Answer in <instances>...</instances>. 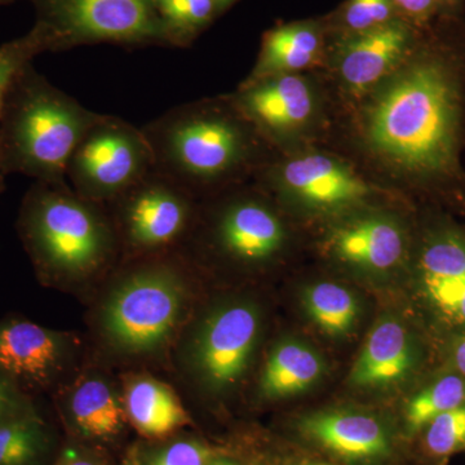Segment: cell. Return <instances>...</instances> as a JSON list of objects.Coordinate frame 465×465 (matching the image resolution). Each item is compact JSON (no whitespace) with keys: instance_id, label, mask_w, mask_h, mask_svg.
<instances>
[{"instance_id":"6da1fadb","label":"cell","mask_w":465,"mask_h":465,"mask_svg":"<svg viewBox=\"0 0 465 465\" xmlns=\"http://www.w3.org/2000/svg\"><path fill=\"white\" fill-rule=\"evenodd\" d=\"M415 50L375 87L363 131L370 149L388 163L411 176L440 179L458 167L461 85L448 56Z\"/></svg>"},{"instance_id":"7a4b0ae2","label":"cell","mask_w":465,"mask_h":465,"mask_svg":"<svg viewBox=\"0 0 465 465\" xmlns=\"http://www.w3.org/2000/svg\"><path fill=\"white\" fill-rule=\"evenodd\" d=\"M121 262L92 317L101 347L131 361L173 351L191 311L182 251Z\"/></svg>"},{"instance_id":"3957f363","label":"cell","mask_w":465,"mask_h":465,"mask_svg":"<svg viewBox=\"0 0 465 465\" xmlns=\"http://www.w3.org/2000/svg\"><path fill=\"white\" fill-rule=\"evenodd\" d=\"M17 232L48 286L91 282L122 260L108 208L76 194L67 182H34L21 202Z\"/></svg>"},{"instance_id":"277c9868","label":"cell","mask_w":465,"mask_h":465,"mask_svg":"<svg viewBox=\"0 0 465 465\" xmlns=\"http://www.w3.org/2000/svg\"><path fill=\"white\" fill-rule=\"evenodd\" d=\"M100 113L25 64L9 82L0 109V173L65 183L73 153Z\"/></svg>"},{"instance_id":"5b68a950","label":"cell","mask_w":465,"mask_h":465,"mask_svg":"<svg viewBox=\"0 0 465 465\" xmlns=\"http://www.w3.org/2000/svg\"><path fill=\"white\" fill-rule=\"evenodd\" d=\"M142 130L154 170L194 197L241 176L255 159L258 130L232 100L174 106Z\"/></svg>"},{"instance_id":"8992f818","label":"cell","mask_w":465,"mask_h":465,"mask_svg":"<svg viewBox=\"0 0 465 465\" xmlns=\"http://www.w3.org/2000/svg\"><path fill=\"white\" fill-rule=\"evenodd\" d=\"M262 311L250 299L225 300L207 309L174 342L177 360L195 385L213 396L237 388L249 371L260 335Z\"/></svg>"},{"instance_id":"52a82bcc","label":"cell","mask_w":465,"mask_h":465,"mask_svg":"<svg viewBox=\"0 0 465 465\" xmlns=\"http://www.w3.org/2000/svg\"><path fill=\"white\" fill-rule=\"evenodd\" d=\"M45 52L82 45L168 47L153 0H27Z\"/></svg>"},{"instance_id":"ba28073f","label":"cell","mask_w":465,"mask_h":465,"mask_svg":"<svg viewBox=\"0 0 465 465\" xmlns=\"http://www.w3.org/2000/svg\"><path fill=\"white\" fill-rule=\"evenodd\" d=\"M105 206L122 260L182 249L198 213L194 195L154 168Z\"/></svg>"},{"instance_id":"9c48e42d","label":"cell","mask_w":465,"mask_h":465,"mask_svg":"<svg viewBox=\"0 0 465 465\" xmlns=\"http://www.w3.org/2000/svg\"><path fill=\"white\" fill-rule=\"evenodd\" d=\"M154 168L142 128L100 114L88 128L67 164L66 180L85 200L108 204Z\"/></svg>"},{"instance_id":"30bf717a","label":"cell","mask_w":465,"mask_h":465,"mask_svg":"<svg viewBox=\"0 0 465 465\" xmlns=\"http://www.w3.org/2000/svg\"><path fill=\"white\" fill-rule=\"evenodd\" d=\"M81 351L74 333L18 316L0 320V374L29 396L54 393L78 371Z\"/></svg>"},{"instance_id":"8fae6325","label":"cell","mask_w":465,"mask_h":465,"mask_svg":"<svg viewBox=\"0 0 465 465\" xmlns=\"http://www.w3.org/2000/svg\"><path fill=\"white\" fill-rule=\"evenodd\" d=\"M415 278L419 295L437 321L452 332L465 331V232L448 225L428 232Z\"/></svg>"},{"instance_id":"7c38bea8","label":"cell","mask_w":465,"mask_h":465,"mask_svg":"<svg viewBox=\"0 0 465 465\" xmlns=\"http://www.w3.org/2000/svg\"><path fill=\"white\" fill-rule=\"evenodd\" d=\"M54 396L67 427L88 445L115 442L130 425L121 382L99 367L79 370Z\"/></svg>"},{"instance_id":"4fadbf2b","label":"cell","mask_w":465,"mask_h":465,"mask_svg":"<svg viewBox=\"0 0 465 465\" xmlns=\"http://www.w3.org/2000/svg\"><path fill=\"white\" fill-rule=\"evenodd\" d=\"M416 43V27L400 17L367 32L345 34L336 50L339 74L349 91L363 94L399 69Z\"/></svg>"},{"instance_id":"5bb4252c","label":"cell","mask_w":465,"mask_h":465,"mask_svg":"<svg viewBox=\"0 0 465 465\" xmlns=\"http://www.w3.org/2000/svg\"><path fill=\"white\" fill-rule=\"evenodd\" d=\"M269 176L281 192L312 210H344L362 203L371 193L353 168L320 153L284 162Z\"/></svg>"},{"instance_id":"9a60e30c","label":"cell","mask_w":465,"mask_h":465,"mask_svg":"<svg viewBox=\"0 0 465 465\" xmlns=\"http://www.w3.org/2000/svg\"><path fill=\"white\" fill-rule=\"evenodd\" d=\"M210 235L215 249L243 265L268 262L284 242L283 225L274 211L247 195L224 202L213 213Z\"/></svg>"},{"instance_id":"2e32d148","label":"cell","mask_w":465,"mask_h":465,"mask_svg":"<svg viewBox=\"0 0 465 465\" xmlns=\"http://www.w3.org/2000/svg\"><path fill=\"white\" fill-rule=\"evenodd\" d=\"M231 100L258 133L271 136L300 130L316 110L311 84L298 74L274 75L243 84Z\"/></svg>"},{"instance_id":"e0dca14e","label":"cell","mask_w":465,"mask_h":465,"mask_svg":"<svg viewBox=\"0 0 465 465\" xmlns=\"http://www.w3.org/2000/svg\"><path fill=\"white\" fill-rule=\"evenodd\" d=\"M329 246L341 262L370 272H387L406 255L405 231L393 217L371 213L336 225Z\"/></svg>"},{"instance_id":"ac0fdd59","label":"cell","mask_w":465,"mask_h":465,"mask_svg":"<svg viewBox=\"0 0 465 465\" xmlns=\"http://www.w3.org/2000/svg\"><path fill=\"white\" fill-rule=\"evenodd\" d=\"M419 362V349L409 329L394 318L375 324L351 371V385L384 387L405 381Z\"/></svg>"},{"instance_id":"d6986e66","label":"cell","mask_w":465,"mask_h":465,"mask_svg":"<svg viewBox=\"0 0 465 465\" xmlns=\"http://www.w3.org/2000/svg\"><path fill=\"white\" fill-rule=\"evenodd\" d=\"M302 430L318 445L351 460H371L388 455L390 436L384 425L360 412L329 411L308 416Z\"/></svg>"},{"instance_id":"ffe728a7","label":"cell","mask_w":465,"mask_h":465,"mask_svg":"<svg viewBox=\"0 0 465 465\" xmlns=\"http://www.w3.org/2000/svg\"><path fill=\"white\" fill-rule=\"evenodd\" d=\"M121 384L128 423L146 439H167L191 423L182 400L166 382L149 374H128Z\"/></svg>"},{"instance_id":"44dd1931","label":"cell","mask_w":465,"mask_h":465,"mask_svg":"<svg viewBox=\"0 0 465 465\" xmlns=\"http://www.w3.org/2000/svg\"><path fill=\"white\" fill-rule=\"evenodd\" d=\"M322 47V27L313 21L274 27L262 38L258 61L244 84L269 76L296 74L316 63Z\"/></svg>"},{"instance_id":"7402d4cb","label":"cell","mask_w":465,"mask_h":465,"mask_svg":"<svg viewBox=\"0 0 465 465\" xmlns=\"http://www.w3.org/2000/svg\"><path fill=\"white\" fill-rule=\"evenodd\" d=\"M323 371L324 362L316 349L302 341L280 342L266 358L259 394L265 400L296 396L313 387Z\"/></svg>"},{"instance_id":"603a6c76","label":"cell","mask_w":465,"mask_h":465,"mask_svg":"<svg viewBox=\"0 0 465 465\" xmlns=\"http://www.w3.org/2000/svg\"><path fill=\"white\" fill-rule=\"evenodd\" d=\"M56 430L39 410L0 423V465H54Z\"/></svg>"},{"instance_id":"cb8c5ba5","label":"cell","mask_w":465,"mask_h":465,"mask_svg":"<svg viewBox=\"0 0 465 465\" xmlns=\"http://www.w3.org/2000/svg\"><path fill=\"white\" fill-rule=\"evenodd\" d=\"M302 305L318 329L330 336H344L356 326L360 305L353 292L341 284H312L302 293Z\"/></svg>"},{"instance_id":"d4e9b609","label":"cell","mask_w":465,"mask_h":465,"mask_svg":"<svg viewBox=\"0 0 465 465\" xmlns=\"http://www.w3.org/2000/svg\"><path fill=\"white\" fill-rule=\"evenodd\" d=\"M170 48H186L217 17L213 0H153Z\"/></svg>"},{"instance_id":"484cf974","label":"cell","mask_w":465,"mask_h":465,"mask_svg":"<svg viewBox=\"0 0 465 465\" xmlns=\"http://www.w3.org/2000/svg\"><path fill=\"white\" fill-rule=\"evenodd\" d=\"M464 403L465 378L450 369L409 401L405 415L407 430L411 434L423 432L434 418Z\"/></svg>"},{"instance_id":"4316f807","label":"cell","mask_w":465,"mask_h":465,"mask_svg":"<svg viewBox=\"0 0 465 465\" xmlns=\"http://www.w3.org/2000/svg\"><path fill=\"white\" fill-rule=\"evenodd\" d=\"M430 455L446 459L465 450V403L434 418L423 430Z\"/></svg>"},{"instance_id":"83f0119b","label":"cell","mask_w":465,"mask_h":465,"mask_svg":"<svg viewBox=\"0 0 465 465\" xmlns=\"http://www.w3.org/2000/svg\"><path fill=\"white\" fill-rule=\"evenodd\" d=\"M45 45L42 36L35 29L30 30L25 35L14 39L0 45V109L3 97L9 82L25 64L33 61L38 54H45ZM5 189V177L0 173V195Z\"/></svg>"},{"instance_id":"f1b7e54d","label":"cell","mask_w":465,"mask_h":465,"mask_svg":"<svg viewBox=\"0 0 465 465\" xmlns=\"http://www.w3.org/2000/svg\"><path fill=\"white\" fill-rule=\"evenodd\" d=\"M215 457L206 443L191 437L168 440L143 454L136 465H208Z\"/></svg>"},{"instance_id":"f546056e","label":"cell","mask_w":465,"mask_h":465,"mask_svg":"<svg viewBox=\"0 0 465 465\" xmlns=\"http://www.w3.org/2000/svg\"><path fill=\"white\" fill-rule=\"evenodd\" d=\"M396 18L393 0H348L341 16L342 35L367 32Z\"/></svg>"},{"instance_id":"4dcf8cb0","label":"cell","mask_w":465,"mask_h":465,"mask_svg":"<svg viewBox=\"0 0 465 465\" xmlns=\"http://www.w3.org/2000/svg\"><path fill=\"white\" fill-rule=\"evenodd\" d=\"M36 409L34 397L0 374V423L29 414Z\"/></svg>"},{"instance_id":"1f68e13d","label":"cell","mask_w":465,"mask_h":465,"mask_svg":"<svg viewBox=\"0 0 465 465\" xmlns=\"http://www.w3.org/2000/svg\"><path fill=\"white\" fill-rule=\"evenodd\" d=\"M54 465H108V461L96 446L75 440L60 448Z\"/></svg>"},{"instance_id":"d6a6232c","label":"cell","mask_w":465,"mask_h":465,"mask_svg":"<svg viewBox=\"0 0 465 465\" xmlns=\"http://www.w3.org/2000/svg\"><path fill=\"white\" fill-rule=\"evenodd\" d=\"M397 16L416 29L427 25L437 15L436 0H393Z\"/></svg>"},{"instance_id":"836d02e7","label":"cell","mask_w":465,"mask_h":465,"mask_svg":"<svg viewBox=\"0 0 465 465\" xmlns=\"http://www.w3.org/2000/svg\"><path fill=\"white\" fill-rule=\"evenodd\" d=\"M450 367L465 378V331L452 332L448 342Z\"/></svg>"},{"instance_id":"e575fe53","label":"cell","mask_w":465,"mask_h":465,"mask_svg":"<svg viewBox=\"0 0 465 465\" xmlns=\"http://www.w3.org/2000/svg\"><path fill=\"white\" fill-rule=\"evenodd\" d=\"M437 15L446 18H457L463 7V0H436Z\"/></svg>"},{"instance_id":"d590c367","label":"cell","mask_w":465,"mask_h":465,"mask_svg":"<svg viewBox=\"0 0 465 465\" xmlns=\"http://www.w3.org/2000/svg\"><path fill=\"white\" fill-rule=\"evenodd\" d=\"M208 465H240L237 461L232 460V459L222 458V457H213L211 459L210 463Z\"/></svg>"},{"instance_id":"8d00e7d4","label":"cell","mask_w":465,"mask_h":465,"mask_svg":"<svg viewBox=\"0 0 465 465\" xmlns=\"http://www.w3.org/2000/svg\"><path fill=\"white\" fill-rule=\"evenodd\" d=\"M215 3L217 9H219L220 14L226 11L231 5H234L237 0H213Z\"/></svg>"},{"instance_id":"74e56055","label":"cell","mask_w":465,"mask_h":465,"mask_svg":"<svg viewBox=\"0 0 465 465\" xmlns=\"http://www.w3.org/2000/svg\"><path fill=\"white\" fill-rule=\"evenodd\" d=\"M15 2H17V0H0V5H7Z\"/></svg>"},{"instance_id":"f35d334b","label":"cell","mask_w":465,"mask_h":465,"mask_svg":"<svg viewBox=\"0 0 465 465\" xmlns=\"http://www.w3.org/2000/svg\"><path fill=\"white\" fill-rule=\"evenodd\" d=\"M124 465H136V463H134H134L124 464Z\"/></svg>"},{"instance_id":"ab89813d","label":"cell","mask_w":465,"mask_h":465,"mask_svg":"<svg viewBox=\"0 0 465 465\" xmlns=\"http://www.w3.org/2000/svg\"><path fill=\"white\" fill-rule=\"evenodd\" d=\"M309 465H320V464H309ZM321 465H322V464H321Z\"/></svg>"}]
</instances>
